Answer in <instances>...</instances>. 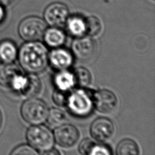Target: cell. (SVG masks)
<instances>
[{"label": "cell", "instance_id": "obj_26", "mask_svg": "<svg viewBox=\"0 0 155 155\" xmlns=\"http://www.w3.org/2000/svg\"><path fill=\"white\" fill-rule=\"evenodd\" d=\"M5 18V10L4 8V5L0 4V24H1Z\"/></svg>", "mask_w": 155, "mask_h": 155}, {"label": "cell", "instance_id": "obj_23", "mask_svg": "<svg viewBox=\"0 0 155 155\" xmlns=\"http://www.w3.org/2000/svg\"><path fill=\"white\" fill-rule=\"evenodd\" d=\"M11 154L16 155V154H28V155H33L38 154V152L33 148L30 145H21L16 147L11 152Z\"/></svg>", "mask_w": 155, "mask_h": 155}, {"label": "cell", "instance_id": "obj_7", "mask_svg": "<svg viewBox=\"0 0 155 155\" xmlns=\"http://www.w3.org/2000/svg\"><path fill=\"white\" fill-rule=\"evenodd\" d=\"M69 16L68 7L59 2L49 4L44 12L45 22L53 27L61 28L65 26Z\"/></svg>", "mask_w": 155, "mask_h": 155}, {"label": "cell", "instance_id": "obj_1", "mask_svg": "<svg viewBox=\"0 0 155 155\" xmlns=\"http://www.w3.org/2000/svg\"><path fill=\"white\" fill-rule=\"evenodd\" d=\"M21 67L30 74L44 71L48 63V53L44 45L37 41L24 44L18 53Z\"/></svg>", "mask_w": 155, "mask_h": 155}, {"label": "cell", "instance_id": "obj_18", "mask_svg": "<svg viewBox=\"0 0 155 155\" xmlns=\"http://www.w3.org/2000/svg\"><path fill=\"white\" fill-rule=\"evenodd\" d=\"M42 88V83L40 79L35 74H28V82L24 96L34 97L37 96Z\"/></svg>", "mask_w": 155, "mask_h": 155}, {"label": "cell", "instance_id": "obj_16", "mask_svg": "<svg viewBox=\"0 0 155 155\" xmlns=\"http://www.w3.org/2000/svg\"><path fill=\"white\" fill-rule=\"evenodd\" d=\"M54 82L58 89L68 91L75 85L73 73L66 70H60L55 74Z\"/></svg>", "mask_w": 155, "mask_h": 155}, {"label": "cell", "instance_id": "obj_21", "mask_svg": "<svg viewBox=\"0 0 155 155\" xmlns=\"http://www.w3.org/2000/svg\"><path fill=\"white\" fill-rule=\"evenodd\" d=\"M47 119L50 125L58 127L65 122L66 116L62 110L53 108L48 111Z\"/></svg>", "mask_w": 155, "mask_h": 155}, {"label": "cell", "instance_id": "obj_2", "mask_svg": "<svg viewBox=\"0 0 155 155\" xmlns=\"http://www.w3.org/2000/svg\"><path fill=\"white\" fill-rule=\"evenodd\" d=\"M28 81V74L22 73L20 68L12 63L0 64V85L23 95Z\"/></svg>", "mask_w": 155, "mask_h": 155}, {"label": "cell", "instance_id": "obj_20", "mask_svg": "<svg viewBox=\"0 0 155 155\" xmlns=\"http://www.w3.org/2000/svg\"><path fill=\"white\" fill-rule=\"evenodd\" d=\"M86 33L91 36L99 35L102 30V23L96 16H91L85 18Z\"/></svg>", "mask_w": 155, "mask_h": 155}, {"label": "cell", "instance_id": "obj_10", "mask_svg": "<svg viewBox=\"0 0 155 155\" xmlns=\"http://www.w3.org/2000/svg\"><path fill=\"white\" fill-rule=\"evenodd\" d=\"M79 137L78 130L72 125L62 124L54 131V139L57 143L65 148L74 145Z\"/></svg>", "mask_w": 155, "mask_h": 155}, {"label": "cell", "instance_id": "obj_5", "mask_svg": "<svg viewBox=\"0 0 155 155\" xmlns=\"http://www.w3.org/2000/svg\"><path fill=\"white\" fill-rule=\"evenodd\" d=\"M48 113V109L45 103L34 97L26 100L21 108L22 118L27 123L32 125L43 123L47 119Z\"/></svg>", "mask_w": 155, "mask_h": 155}, {"label": "cell", "instance_id": "obj_22", "mask_svg": "<svg viewBox=\"0 0 155 155\" xmlns=\"http://www.w3.org/2000/svg\"><path fill=\"white\" fill-rule=\"evenodd\" d=\"M70 94L67 90H62L58 88L53 94V101L59 107L67 106Z\"/></svg>", "mask_w": 155, "mask_h": 155}, {"label": "cell", "instance_id": "obj_14", "mask_svg": "<svg viewBox=\"0 0 155 155\" xmlns=\"http://www.w3.org/2000/svg\"><path fill=\"white\" fill-rule=\"evenodd\" d=\"M43 37L45 44L53 48H58L62 45L66 39L65 34L62 30L53 27L46 29Z\"/></svg>", "mask_w": 155, "mask_h": 155}, {"label": "cell", "instance_id": "obj_13", "mask_svg": "<svg viewBox=\"0 0 155 155\" xmlns=\"http://www.w3.org/2000/svg\"><path fill=\"white\" fill-rule=\"evenodd\" d=\"M69 34L74 37L83 36L86 33L85 18L79 15L69 16L65 25Z\"/></svg>", "mask_w": 155, "mask_h": 155}, {"label": "cell", "instance_id": "obj_15", "mask_svg": "<svg viewBox=\"0 0 155 155\" xmlns=\"http://www.w3.org/2000/svg\"><path fill=\"white\" fill-rule=\"evenodd\" d=\"M16 44L8 39L0 42V61L2 63H12L18 56Z\"/></svg>", "mask_w": 155, "mask_h": 155}, {"label": "cell", "instance_id": "obj_28", "mask_svg": "<svg viewBox=\"0 0 155 155\" xmlns=\"http://www.w3.org/2000/svg\"><path fill=\"white\" fill-rule=\"evenodd\" d=\"M2 124V113L0 110V129L1 128Z\"/></svg>", "mask_w": 155, "mask_h": 155}, {"label": "cell", "instance_id": "obj_17", "mask_svg": "<svg viewBox=\"0 0 155 155\" xmlns=\"http://www.w3.org/2000/svg\"><path fill=\"white\" fill-rule=\"evenodd\" d=\"M116 153L118 155H137L139 154V148L134 140L126 139L118 144Z\"/></svg>", "mask_w": 155, "mask_h": 155}, {"label": "cell", "instance_id": "obj_27", "mask_svg": "<svg viewBox=\"0 0 155 155\" xmlns=\"http://www.w3.org/2000/svg\"><path fill=\"white\" fill-rule=\"evenodd\" d=\"M14 0H0V4L4 6L10 5Z\"/></svg>", "mask_w": 155, "mask_h": 155}, {"label": "cell", "instance_id": "obj_24", "mask_svg": "<svg viewBox=\"0 0 155 155\" xmlns=\"http://www.w3.org/2000/svg\"><path fill=\"white\" fill-rule=\"evenodd\" d=\"M111 152L110 149L105 145L102 143H94L93 145L91 152L90 155H96V154H105L108 155L111 154Z\"/></svg>", "mask_w": 155, "mask_h": 155}, {"label": "cell", "instance_id": "obj_12", "mask_svg": "<svg viewBox=\"0 0 155 155\" xmlns=\"http://www.w3.org/2000/svg\"><path fill=\"white\" fill-rule=\"evenodd\" d=\"M73 59L71 53L64 48H54L48 54V62L58 70H66L73 64Z\"/></svg>", "mask_w": 155, "mask_h": 155}, {"label": "cell", "instance_id": "obj_9", "mask_svg": "<svg viewBox=\"0 0 155 155\" xmlns=\"http://www.w3.org/2000/svg\"><path fill=\"white\" fill-rule=\"evenodd\" d=\"M94 106L99 112L108 114L113 112L117 105L116 95L108 90H101L93 93Z\"/></svg>", "mask_w": 155, "mask_h": 155}, {"label": "cell", "instance_id": "obj_25", "mask_svg": "<svg viewBox=\"0 0 155 155\" xmlns=\"http://www.w3.org/2000/svg\"><path fill=\"white\" fill-rule=\"evenodd\" d=\"M94 142L90 139H84L79 144V151L82 154H90Z\"/></svg>", "mask_w": 155, "mask_h": 155}, {"label": "cell", "instance_id": "obj_11", "mask_svg": "<svg viewBox=\"0 0 155 155\" xmlns=\"http://www.w3.org/2000/svg\"><path fill=\"white\" fill-rule=\"evenodd\" d=\"M114 127L112 121L107 118L100 117L91 124L90 132L92 137L100 142H107L113 135Z\"/></svg>", "mask_w": 155, "mask_h": 155}, {"label": "cell", "instance_id": "obj_4", "mask_svg": "<svg viewBox=\"0 0 155 155\" xmlns=\"http://www.w3.org/2000/svg\"><path fill=\"white\" fill-rule=\"evenodd\" d=\"M26 138L30 145L42 153L51 150L54 145V136L45 126L33 125L26 133Z\"/></svg>", "mask_w": 155, "mask_h": 155}, {"label": "cell", "instance_id": "obj_6", "mask_svg": "<svg viewBox=\"0 0 155 155\" xmlns=\"http://www.w3.org/2000/svg\"><path fill=\"white\" fill-rule=\"evenodd\" d=\"M47 24L42 18L30 16L23 19L18 26L20 37L26 41H36L44 36Z\"/></svg>", "mask_w": 155, "mask_h": 155}, {"label": "cell", "instance_id": "obj_8", "mask_svg": "<svg viewBox=\"0 0 155 155\" xmlns=\"http://www.w3.org/2000/svg\"><path fill=\"white\" fill-rule=\"evenodd\" d=\"M74 56L79 60L86 61L96 54L97 45L94 39L88 36H81L74 39L71 45Z\"/></svg>", "mask_w": 155, "mask_h": 155}, {"label": "cell", "instance_id": "obj_3", "mask_svg": "<svg viewBox=\"0 0 155 155\" xmlns=\"http://www.w3.org/2000/svg\"><path fill=\"white\" fill-rule=\"evenodd\" d=\"M93 94L89 90L79 88L70 94L68 106L70 111L77 117H85L91 114L94 107Z\"/></svg>", "mask_w": 155, "mask_h": 155}, {"label": "cell", "instance_id": "obj_19", "mask_svg": "<svg viewBox=\"0 0 155 155\" xmlns=\"http://www.w3.org/2000/svg\"><path fill=\"white\" fill-rule=\"evenodd\" d=\"M75 85L79 87H87L91 81L90 72L84 67H78L73 72Z\"/></svg>", "mask_w": 155, "mask_h": 155}]
</instances>
